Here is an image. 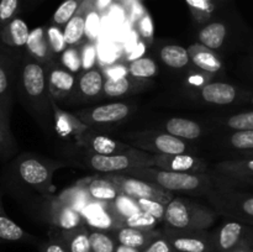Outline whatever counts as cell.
I'll return each mask as SVG.
<instances>
[{
  "label": "cell",
  "instance_id": "obj_24",
  "mask_svg": "<svg viewBox=\"0 0 253 252\" xmlns=\"http://www.w3.org/2000/svg\"><path fill=\"white\" fill-rule=\"evenodd\" d=\"M56 235L68 252H91L89 227L86 225L76 227L72 230H57L52 231Z\"/></svg>",
  "mask_w": 253,
  "mask_h": 252
},
{
  "label": "cell",
  "instance_id": "obj_37",
  "mask_svg": "<svg viewBox=\"0 0 253 252\" xmlns=\"http://www.w3.org/2000/svg\"><path fill=\"white\" fill-rule=\"evenodd\" d=\"M132 88L130 78L126 77H119V78H106L104 82V95L109 98H119L130 93Z\"/></svg>",
  "mask_w": 253,
  "mask_h": 252
},
{
  "label": "cell",
  "instance_id": "obj_12",
  "mask_svg": "<svg viewBox=\"0 0 253 252\" xmlns=\"http://www.w3.org/2000/svg\"><path fill=\"white\" fill-rule=\"evenodd\" d=\"M131 106L126 103H109L93 109H83L76 114L84 125H109L120 123L130 115Z\"/></svg>",
  "mask_w": 253,
  "mask_h": 252
},
{
  "label": "cell",
  "instance_id": "obj_2",
  "mask_svg": "<svg viewBox=\"0 0 253 252\" xmlns=\"http://www.w3.org/2000/svg\"><path fill=\"white\" fill-rule=\"evenodd\" d=\"M17 86L27 108H30L35 115L41 116L46 110V105L51 104L44 64L27 53L22 56L17 71Z\"/></svg>",
  "mask_w": 253,
  "mask_h": 252
},
{
  "label": "cell",
  "instance_id": "obj_38",
  "mask_svg": "<svg viewBox=\"0 0 253 252\" xmlns=\"http://www.w3.org/2000/svg\"><path fill=\"white\" fill-rule=\"evenodd\" d=\"M84 0H64L52 17V24L57 26H66L67 22L77 14Z\"/></svg>",
  "mask_w": 253,
  "mask_h": 252
},
{
  "label": "cell",
  "instance_id": "obj_3",
  "mask_svg": "<svg viewBox=\"0 0 253 252\" xmlns=\"http://www.w3.org/2000/svg\"><path fill=\"white\" fill-rule=\"evenodd\" d=\"M216 210L184 198H173L166 207L165 227L179 231H203L216 221Z\"/></svg>",
  "mask_w": 253,
  "mask_h": 252
},
{
  "label": "cell",
  "instance_id": "obj_55",
  "mask_svg": "<svg viewBox=\"0 0 253 252\" xmlns=\"http://www.w3.org/2000/svg\"><path fill=\"white\" fill-rule=\"evenodd\" d=\"M111 2H113V0H96V9H98L99 11H104V10H106L110 6Z\"/></svg>",
  "mask_w": 253,
  "mask_h": 252
},
{
  "label": "cell",
  "instance_id": "obj_44",
  "mask_svg": "<svg viewBox=\"0 0 253 252\" xmlns=\"http://www.w3.org/2000/svg\"><path fill=\"white\" fill-rule=\"evenodd\" d=\"M61 62L69 72L78 73L82 71V57L81 51L74 47H67L63 53L61 54Z\"/></svg>",
  "mask_w": 253,
  "mask_h": 252
},
{
  "label": "cell",
  "instance_id": "obj_45",
  "mask_svg": "<svg viewBox=\"0 0 253 252\" xmlns=\"http://www.w3.org/2000/svg\"><path fill=\"white\" fill-rule=\"evenodd\" d=\"M15 151H16V145L10 132V128L0 124V160L9 158L10 156L14 155Z\"/></svg>",
  "mask_w": 253,
  "mask_h": 252
},
{
  "label": "cell",
  "instance_id": "obj_20",
  "mask_svg": "<svg viewBox=\"0 0 253 252\" xmlns=\"http://www.w3.org/2000/svg\"><path fill=\"white\" fill-rule=\"evenodd\" d=\"M200 96L204 101L214 105H230L240 98V91L232 84L212 82L202 86Z\"/></svg>",
  "mask_w": 253,
  "mask_h": 252
},
{
  "label": "cell",
  "instance_id": "obj_17",
  "mask_svg": "<svg viewBox=\"0 0 253 252\" xmlns=\"http://www.w3.org/2000/svg\"><path fill=\"white\" fill-rule=\"evenodd\" d=\"M30 32L26 22L20 17H15L0 27V47L12 52L14 49L25 48Z\"/></svg>",
  "mask_w": 253,
  "mask_h": 252
},
{
  "label": "cell",
  "instance_id": "obj_28",
  "mask_svg": "<svg viewBox=\"0 0 253 252\" xmlns=\"http://www.w3.org/2000/svg\"><path fill=\"white\" fill-rule=\"evenodd\" d=\"M86 189L91 199L96 202L113 203L121 194V190L105 175L86 179Z\"/></svg>",
  "mask_w": 253,
  "mask_h": 252
},
{
  "label": "cell",
  "instance_id": "obj_43",
  "mask_svg": "<svg viewBox=\"0 0 253 252\" xmlns=\"http://www.w3.org/2000/svg\"><path fill=\"white\" fill-rule=\"evenodd\" d=\"M113 205L115 207V209L118 210L119 214L124 217L131 216V215L136 214V212H138L141 210L137 200L128 197V195L124 194V193H121V194L116 198L115 202H113Z\"/></svg>",
  "mask_w": 253,
  "mask_h": 252
},
{
  "label": "cell",
  "instance_id": "obj_27",
  "mask_svg": "<svg viewBox=\"0 0 253 252\" xmlns=\"http://www.w3.org/2000/svg\"><path fill=\"white\" fill-rule=\"evenodd\" d=\"M227 36V26L221 21H211L205 24L198 32V41L208 48L216 51L225 43Z\"/></svg>",
  "mask_w": 253,
  "mask_h": 252
},
{
  "label": "cell",
  "instance_id": "obj_22",
  "mask_svg": "<svg viewBox=\"0 0 253 252\" xmlns=\"http://www.w3.org/2000/svg\"><path fill=\"white\" fill-rule=\"evenodd\" d=\"M25 48H26V53L29 56H31L36 61L41 62L44 66H48L53 61L54 54L49 47L44 27H36L30 32Z\"/></svg>",
  "mask_w": 253,
  "mask_h": 252
},
{
  "label": "cell",
  "instance_id": "obj_39",
  "mask_svg": "<svg viewBox=\"0 0 253 252\" xmlns=\"http://www.w3.org/2000/svg\"><path fill=\"white\" fill-rule=\"evenodd\" d=\"M158 222L160 221L155 216H152L148 212L143 211V210H140L136 214L125 217V220H124V226H130L141 230H155Z\"/></svg>",
  "mask_w": 253,
  "mask_h": 252
},
{
  "label": "cell",
  "instance_id": "obj_35",
  "mask_svg": "<svg viewBox=\"0 0 253 252\" xmlns=\"http://www.w3.org/2000/svg\"><path fill=\"white\" fill-rule=\"evenodd\" d=\"M128 74L133 79H148L157 74L158 66L155 59L150 57H140L130 62L127 66Z\"/></svg>",
  "mask_w": 253,
  "mask_h": 252
},
{
  "label": "cell",
  "instance_id": "obj_29",
  "mask_svg": "<svg viewBox=\"0 0 253 252\" xmlns=\"http://www.w3.org/2000/svg\"><path fill=\"white\" fill-rule=\"evenodd\" d=\"M166 132L182 140H197L202 136L203 128L195 121L185 118H172L165 124Z\"/></svg>",
  "mask_w": 253,
  "mask_h": 252
},
{
  "label": "cell",
  "instance_id": "obj_25",
  "mask_svg": "<svg viewBox=\"0 0 253 252\" xmlns=\"http://www.w3.org/2000/svg\"><path fill=\"white\" fill-rule=\"evenodd\" d=\"M188 52H189L190 61L193 62V64L197 68L202 69L207 73H217V72L221 71V61L212 49L208 48V47L203 46L200 43H197L192 44L188 48Z\"/></svg>",
  "mask_w": 253,
  "mask_h": 252
},
{
  "label": "cell",
  "instance_id": "obj_34",
  "mask_svg": "<svg viewBox=\"0 0 253 252\" xmlns=\"http://www.w3.org/2000/svg\"><path fill=\"white\" fill-rule=\"evenodd\" d=\"M160 57L166 66L174 69H182L190 62L189 52L179 44H167L160 51Z\"/></svg>",
  "mask_w": 253,
  "mask_h": 252
},
{
  "label": "cell",
  "instance_id": "obj_14",
  "mask_svg": "<svg viewBox=\"0 0 253 252\" xmlns=\"http://www.w3.org/2000/svg\"><path fill=\"white\" fill-rule=\"evenodd\" d=\"M153 167L172 172L184 173H207L209 166L202 158L190 153L182 155H155Z\"/></svg>",
  "mask_w": 253,
  "mask_h": 252
},
{
  "label": "cell",
  "instance_id": "obj_7",
  "mask_svg": "<svg viewBox=\"0 0 253 252\" xmlns=\"http://www.w3.org/2000/svg\"><path fill=\"white\" fill-rule=\"evenodd\" d=\"M105 177L110 179L121 190V193L136 200L152 199L167 205L174 198L173 193L169 190L163 189L160 185L141 178L124 174V173H113V174H106Z\"/></svg>",
  "mask_w": 253,
  "mask_h": 252
},
{
  "label": "cell",
  "instance_id": "obj_9",
  "mask_svg": "<svg viewBox=\"0 0 253 252\" xmlns=\"http://www.w3.org/2000/svg\"><path fill=\"white\" fill-rule=\"evenodd\" d=\"M132 140V145L138 150L147 151L155 155H182L188 153L187 142L182 138L170 135L168 132L157 133H136L135 136H128Z\"/></svg>",
  "mask_w": 253,
  "mask_h": 252
},
{
  "label": "cell",
  "instance_id": "obj_18",
  "mask_svg": "<svg viewBox=\"0 0 253 252\" xmlns=\"http://www.w3.org/2000/svg\"><path fill=\"white\" fill-rule=\"evenodd\" d=\"M48 220L52 226L57 230H72L85 225L83 216L79 211L57 198L54 204L52 203L48 210Z\"/></svg>",
  "mask_w": 253,
  "mask_h": 252
},
{
  "label": "cell",
  "instance_id": "obj_48",
  "mask_svg": "<svg viewBox=\"0 0 253 252\" xmlns=\"http://www.w3.org/2000/svg\"><path fill=\"white\" fill-rule=\"evenodd\" d=\"M137 203L138 205H140L141 210H143V211L148 212V214H151L152 216H155L160 222L163 221V219H165L166 207H167V205L152 199H138Z\"/></svg>",
  "mask_w": 253,
  "mask_h": 252
},
{
  "label": "cell",
  "instance_id": "obj_1",
  "mask_svg": "<svg viewBox=\"0 0 253 252\" xmlns=\"http://www.w3.org/2000/svg\"><path fill=\"white\" fill-rule=\"evenodd\" d=\"M123 173L152 182L172 193H198L207 195L215 189L239 187L232 179L216 174L211 170L207 173H184L156 167H140Z\"/></svg>",
  "mask_w": 253,
  "mask_h": 252
},
{
  "label": "cell",
  "instance_id": "obj_42",
  "mask_svg": "<svg viewBox=\"0 0 253 252\" xmlns=\"http://www.w3.org/2000/svg\"><path fill=\"white\" fill-rule=\"evenodd\" d=\"M46 34L49 47H51L53 54L63 53L64 49L68 46H67V42L64 40L63 30L61 29V26H57V25L52 24L51 26H48L46 29Z\"/></svg>",
  "mask_w": 253,
  "mask_h": 252
},
{
  "label": "cell",
  "instance_id": "obj_47",
  "mask_svg": "<svg viewBox=\"0 0 253 252\" xmlns=\"http://www.w3.org/2000/svg\"><path fill=\"white\" fill-rule=\"evenodd\" d=\"M20 0H0V27L16 17Z\"/></svg>",
  "mask_w": 253,
  "mask_h": 252
},
{
  "label": "cell",
  "instance_id": "obj_49",
  "mask_svg": "<svg viewBox=\"0 0 253 252\" xmlns=\"http://www.w3.org/2000/svg\"><path fill=\"white\" fill-rule=\"evenodd\" d=\"M142 252H175L174 249L170 245L169 239L167 237V235L165 234V231L162 230L160 235L157 237L152 240L145 249L142 250Z\"/></svg>",
  "mask_w": 253,
  "mask_h": 252
},
{
  "label": "cell",
  "instance_id": "obj_13",
  "mask_svg": "<svg viewBox=\"0 0 253 252\" xmlns=\"http://www.w3.org/2000/svg\"><path fill=\"white\" fill-rule=\"evenodd\" d=\"M19 62L12 51L0 47V101L10 111L12 103V90L17 83Z\"/></svg>",
  "mask_w": 253,
  "mask_h": 252
},
{
  "label": "cell",
  "instance_id": "obj_15",
  "mask_svg": "<svg viewBox=\"0 0 253 252\" xmlns=\"http://www.w3.org/2000/svg\"><path fill=\"white\" fill-rule=\"evenodd\" d=\"M211 172L234 180L239 187L253 184V157L222 161L212 166Z\"/></svg>",
  "mask_w": 253,
  "mask_h": 252
},
{
  "label": "cell",
  "instance_id": "obj_23",
  "mask_svg": "<svg viewBox=\"0 0 253 252\" xmlns=\"http://www.w3.org/2000/svg\"><path fill=\"white\" fill-rule=\"evenodd\" d=\"M91 0H84L83 4L81 5L77 14L69 20L63 27L64 40L68 47H74L83 40L85 36V27H86V16H88L91 6Z\"/></svg>",
  "mask_w": 253,
  "mask_h": 252
},
{
  "label": "cell",
  "instance_id": "obj_53",
  "mask_svg": "<svg viewBox=\"0 0 253 252\" xmlns=\"http://www.w3.org/2000/svg\"><path fill=\"white\" fill-rule=\"evenodd\" d=\"M106 78H119V77H126L128 74L127 67H124L121 64L118 66H111L106 68Z\"/></svg>",
  "mask_w": 253,
  "mask_h": 252
},
{
  "label": "cell",
  "instance_id": "obj_56",
  "mask_svg": "<svg viewBox=\"0 0 253 252\" xmlns=\"http://www.w3.org/2000/svg\"><path fill=\"white\" fill-rule=\"evenodd\" d=\"M115 252H142L141 250L138 249H133V247H128V246H124V245H119L116 247Z\"/></svg>",
  "mask_w": 253,
  "mask_h": 252
},
{
  "label": "cell",
  "instance_id": "obj_40",
  "mask_svg": "<svg viewBox=\"0 0 253 252\" xmlns=\"http://www.w3.org/2000/svg\"><path fill=\"white\" fill-rule=\"evenodd\" d=\"M227 142L230 147L242 152L253 151V130L234 131L227 137Z\"/></svg>",
  "mask_w": 253,
  "mask_h": 252
},
{
  "label": "cell",
  "instance_id": "obj_16",
  "mask_svg": "<svg viewBox=\"0 0 253 252\" xmlns=\"http://www.w3.org/2000/svg\"><path fill=\"white\" fill-rule=\"evenodd\" d=\"M78 143L88 150L89 153H96V155H115V153H123L130 150L127 145L114 138L109 137L101 133L84 131L78 138Z\"/></svg>",
  "mask_w": 253,
  "mask_h": 252
},
{
  "label": "cell",
  "instance_id": "obj_11",
  "mask_svg": "<svg viewBox=\"0 0 253 252\" xmlns=\"http://www.w3.org/2000/svg\"><path fill=\"white\" fill-rule=\"evenodd\" d=\"M163 231L175 252H216L211 231H179L167 227Z\"/></svg>",
  "mask_w": 253,
  "mask_h": 252
},
{
  "label": "cell",
  "instance_id": "obj_8",
  "mask_svg": "<svg viewBox=\"0 0 253 252\" xmlns=\"http://www.w3.org/2000/svg\"><path fill=\"white\" fill-rule=\"evenodd\" d=\"M212 232L216 252H234L253 247V226L237 220H229Z\"/></svg>",
  "mask_w": 253,
  "mask_h": 252
},
{
  "label": "cell",
  "instance_id": "obj_52",
  "mask_svg": "<svg viewBox=\"0 0 253 252\" xmlns=\"http://www.w3.org/2000/svg\"><path fill=\"white\" fill-rule=\"evenodd\" d=\"M99 26H100V19L95 10H90L86 16V27H85V35L90 40L95 39V36L99 32Z\"/></svg>",
  "mask_w": 253,
  "mask_h": 252
},
{
  "label": "cell",
  "instance_id": "obj_19",
  "mask_svg": "<svg viewBox=\"0 0 253 252\" xmlns=\"http://www.w3.org/2000/svg\"><path fill=\"white\" fill-rule=\"evenodd\" d=\"M47 81L51 98H64L72 93L76 85V77L68 69L48 64L47 67Z\"/></svg>",
  "mask_w": 253,
  "mask_h": 252
},
{
  "label": "cell",
  "instance_id": "obj_58",
  "mask_svg": "<svg viewBox=\"0 0 253 252\" xmlns=\"http://www.w3.org/2000/svg\"><path fill=\"white\" fill-rule=\"evenodd\" d=\"M245 156H247V157H253V151H247V152H244Z\"/></svg>",
  "mask_w": 253,
  "mask_h": 252
},
{
  "label": "cell",
  "instance_id": "obj_41",
  "mask_svg": "<svg viewBox=\"0 0 253 252\" xmlns=\"http://www.w3.org/2000/svg\"><path fill=\"white\" fill-rule=\"evenodd\" d=\"M222 124L232 131L253 130V110L234 114V115L224 119Z\"/></svg>",
  "mask_w": 253,
  "mask_h": 252
},
{
  "label": "cell",
  "instance_id": "obj_33",
  "mask_svg": "<svg viewBox=\"0 0 253 252\" xmlns=\"http://www.w3.org/2000/svg\"><path fill=\"white\" fill-rule=\"evenodd\" d=\"M224 0H185L197 24H207L211 20Z\"/></svg>",
  "mask_w": 253,
  "mask_h": 252
},
{
  "label": "cell",
  "instance_id": "obj_31",
  "mask_svg": "<svg viewBox=\"0 0 253 252\" xmlns=\"http://www.w3.org/2000/svg\"><path fill=\"white\" fill-rule=\"evenodd\" d=\"M51 106L54 111V119L57 123V130L61 133L62 136H69V135H76L77 138L86 131V125H84L78 118H74L73 115L64 113L61 109L56 106L53 103V99L51 98Z\"/></svg>",
  "mask_w": 253,
  "mask_h": 252
},
{
  "label": "cell",
  "instance_id": "obj_57",
  "mask_svg": "<svg viewBox=\"0 0 253 252\" xmlns=\"http://www.w3.org/2000/svg\"><path fill=\"white\" fill-rule=\"evenodd\" d=\"M234 252H253V247L251 249H241V250H236V251Z\"/></svg>",
  "mask_w": 253,
  "mask_h": 252
},
{
  "label": "cell",
  "instance_id": "obj_26",
  "mask_svg": "<svg viewBox=\"0 0 253 252\" xmlns=\"http://www.w3.org/2000/svg\"><path fill=\"white\" fill-rule=\"evenodd\" d=\"M35 237L12 221L4 211L0 193V244L2 242H35Z\"/></svg>",
  "mask_w": 253,
  "mask_h": 252
},
{
  "label": "cell",
  "instance_id": "obj_50",
  "mask_svg": "<svg viewBox=\"0 0 253 252\" xmlns=\"http://www.w3.org/2000/svg\"><path fill=\"white\" fill-rule=\"evenodd\" d=\"M40 252H68L63 242L58 239L54 234L51 232V236L46 241H42L37 245Z\"/></svg>",
  "mask_w": 253,
  "mask_h": 252
},
{
  "label": "cell",
  "instance_id": "obj_5",
  "mask_svg": "<svg viewBox=\"0 0 253 252\" xmlns=\"http://www.w3.org/2000/svg\"><path fill=\"white\" fill-rule=\"evenodd\" d=\"M207 197L216 212L226 214L237 221L253 226V194L239 192L236 188H221L208 193Z\"/></svg>",
  "mask_w": 253,
  "mask_h": 252
},
{
  "label": "cell",
  "instance_id": "obj_30",
  "mask_svg": "<svg viewBox=\"0 0 253 252\" xmlns=\"http://www.w3.org/2000/svg\"><path fill=\"white\" fill-rule=\"evenodd\" d=\"M104 74L100 68L95 67L93 69L85 71L78 81L79 91L86 98H95L103 93L104 89Z\"/></svg>",
  "mask_w": 253,
  "mask_h": 252
},
{
  "label": "cell",
  "instance_id": "obj_10",
  "mask_svg": "<svg viewBox=\"0 0 253 252\" xmlns=\"http://www.w3.org/2000/svg\"><path fill=\"white\" fill-rule=\"evenodd\" d=\"M85 225L89 229L113 232L124 226L125 217L119 214L113 203L91 200L81 211Z\"/></svg>",
  "mask_w": 253,
  "mask_h": 252
},
{
  "label": "cell",
  "instance_id": "obj_32",
  "mask_svg": "<svg viewBox=\"0 0 253 252\" xmlns=\"http://www.w3.org/2000/svg\"><path fill=\"white\" fill-rule=\"evenodd\" d=\"M58 199L79 212L93 200L90 198V195H89L88 189H86V179L79 182L73 188H69V189L64 190L59 195Z\"/></svg>",
  "mask_w": 253,
  "mask_h": 252
},
{
  "label": "cell",
  "instance_id": "obj_51",
  "mask_svg": "<svg viewBox=\"0 0 253 252\" xmlns=\"http://www.w3.org/2000/svg\"><path fill=\"white\" fill-rule=\"evenodd\" d=\"M137 30L140 36L146 41L151 42L153 39V32H155V27H153V21L151 19L150 14L146 12L142 17L137 21Z\"/></svg>",
  "mask_w": 253,
  "mask_h": 252
},
{
  "label": "cell",
  "instance_id": "obj_6",
  "mask_svg": "<svg viewBox=\"0 0 253 252\" xmlns=\"http://www.w3.org/2000/svg\"><path fill=\"white\" fill-rule=\"evenodd\" d=\"M10 178L24 187H31L44 192L51 187L53 168L41 158L30 155H22L11 163Z\"/></svg>",
  "mask_w": 253,
  "mask_h": 252
},
{
  "label": "cell",
  "instance_id": "obj_46",
  "mask_svg": "<svg viewBox=\"0 0 253 252\" xmlns=\"http://www.w3.org/2000/svg\"><path fill=\"white\" fill-rule=\"evenodd\" d=\"M81 57H82V69L84 72L89 71V69H93L95 67H98V48L95 47V44L93 42H88L83 46L81 51Z\"/></svg>",
  "mask_w": 253,
  "mask_h": 252
},
{
  "label": "cell",
  "instance_id": "obj_54",
  "mask_svg": "<svg viewBox=\"0 0 253 252\" xmlns=\"http://www.w3.org/2000/svg\"><path fill=\"white\" fill-rule=\"evenodd\" d=\"M9 114L10 111L0 101V124L5 127H9Z\"/></svg>",
  "mask_w": 253,
  "mask_h": 252
},
{
  "label": "cell",
  "instance_id": "obj_4",
  "mask_svg": "<svg viewBox=\"0 0 253 252\" xmlns=\"http://www.w3.org/2000/svg\"><path fill=\"white\" fill-rule=\"evenodd\" d=\"M86 167L96 170V172L113 174V173H123L132 168L153 167L155 165V153L147 152L143 150L130 148L123 153L115 155H96L88 153L84 158Z\"/></svg>",
  "mask_w": 253,
  "mask_h": 252
},
{
  "label": "cell",
  "instance_id": "obj_21",
  "mask_svg": "<svg viewBox=\"0 0 253 252\" xmlns=\"http://www.w3.org/2000/svg\"><path fill=\"white\" fill-rule=\"evenodd\" d=\"M162 232V230H141L130 226H121L113 231L114 237L119 245L133 247L142 251L155 237Z\"/></svg>",
  "mask_w": 253,
  "mask_h": 252
},
{
  "label": "cell",
  "instance_id": "obj_36",
  "mask_svg": "<svg viewBox=\"0 0 253 252\" xmlns=\"http://www.w3.org/2000/svg\"><path fill=\"white\" fill-rule=\"evenodd\" d=\"M91 252H115L118 247L113 232L89 229Z\"/></svg>",
  "mask_w": 253,
  "mask_h": 252
}]
</instances>
